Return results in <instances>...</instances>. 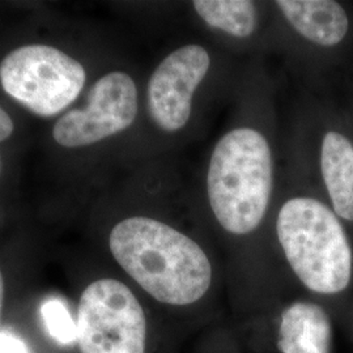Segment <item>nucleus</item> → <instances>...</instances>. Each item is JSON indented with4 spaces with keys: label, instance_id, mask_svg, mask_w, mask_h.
Here are the masks:
<instances>
[{
    "label": "nucleus",
    "instance_id": "obj_1",
    "mask_svg": "<svg viewBox=\"0 0 353 353\" xmlns=\"http://www.w3.org/2000/svg\"><path fill=\"white\" fill-rule=\"evenodd\" d=\"M109 246L119 265L160 303L191 305L211 287L212 267L202 248L159 220H122L112 229Z\"/></svg>",
    "mask_w": 353,
    "mask_h": 353
},
{
    "label": "nucleus",
    "instance_id": "obj_5",
    "mask_svg": "<svg viewBox=\"0 0 353 353\" xmlns=\"http://www.w3.org/2000/svg\"><path fill=\"white\" fill-rule=\"evenodd\" d=\"M76 323L81 353H145L143 307L118 280L100 279L85 288Z\"/></svg>",
    "mask_w": 353,
    "mask_h": 353
},
{
    "label": "nucleus",
    "instance_id": "obj_14",
    "mask_svg": "<svg viewBox=\"0 0 353 353\" xmlns=\"http://www.w3.org/2000/svg\"><path fill=\"white\" fill-rule=\"evenodd\" d=\"M13 128L11 117L0 108V141L8 139L12 135Z\"/></svg>",
    "mask_w": 353,
    "mask_h": 353
},
{
    "label": "nucleus",
    "instance_id": "obj_3",
    "mask_svg": "<svg viewBox=\"0 0 353 353\" xmlns=\"http://www.w3.org/2000/svg\"><path fill=\"white\" fill-rule=\"evenodd\" d=\"M276 233L290 268L307 290L335 294L352 274V252L339 219L326 204L309 196L284 203Z\"/></svg>",
    "mask_w": 353,
    "mask_h": 353
},
{
    "label": "nucleus",
    "instance_id": "obj_11",
    "mask_svg": "<svg viewBox=\"0 0 353 353\" xmlns=\"http://www.w3.org/2000/svg\"><path fill=\"white\" fill-rule=\"evenodd\" d=\"M192 6L207 26L229 36L248 38L256 29V7L249 0H195Z\"/></svg>",
    "mask_w": 353,
    "mask_h": 353
},
{
    "label": "nucleus",
    "instance_id": "obj_2",
    "mask_svg": "<svg viewBox=\"0 0 353 353\" xmlns=\"http://www.w3.org/2000/svg\"><path fill=\"white\" fill-rule=\"evenodd\" d=\"M272 186V153L263 134L239 127L217 141L207 172V195L227 232L243 236L259 227Z\"/></svg>",
    "mask_w": 353,
    "mask_h": 353
},
{
    "label": "nucleus",
    "instance_id": "obj_8",
    "mask_svg": "<svg viewBox=\"0 0 353 353\" xmlns=\"http://www.w3.org/2000/svg\"><path fill=\"white\" fill-rule=\"evenodd\" d=\"M290 26L319 46H335L348 33V16L332 0H278L275 3Z\"/></svg>",
    "mask_w": 353,
    "mask_h": 353
},
{
    "label": "nucleus",
    "instance_id": "obj_13",
    "mask_svg": "<svg viewBox=\"0 0 353 353\" xmlns=\"http://www.w3.org/2000/svg\"><path fill=\"white\" fill-rule=\"evenodd\" d=\"M0 353H29L26 343L10 330L0 331Z\"/></svg>",
    "mask_w": 353,
    "mask_h": 353
},
{
    "label": "nucleus",
    "instance_id": "obj_15",
    "mask_svg": "<svg viewBox=\"0 0 353 353\" xmlns=\"http://www.w3.org/2000/svg\"><path fill=\"white\" fill-rule=\"evenodd\" d=\"M3 300H4V280L0 271V318H1V307H3Z\"/></svg>",
    "mask_w": 353,
    "mask_h": 353
},
{
    "label": "nucleus",
    "instance_id": "obj_12",
    "mask_svg": "<svg viewBox=\"0 0 353 353\" xmlns=\"http://www.w3.org/2000/svg\"><path fill=\"white\" fill-rule=\"evenodd\" d=\"M41 316L49 335L57 343L70 345L77 341V323L61 300L50 299L42 303Z\"/></svg>",
    "mask_w": 353,
    "mask_h": 353
},
{
    "label": "nucleus",
    "instance_id": "obj_7",
    "mask_svg": "<svg viewBox=\"0 0 353 353\" xmlns=\"http://www.w3.org/2000/svg\"><path fill=\"white\" fill-rule=\"evenodd\" d=\"M210 52L201 45H185L170 52L153 71L147 87L152 121L166 132L188 125L192 97L208 74Z\"/></svg>",
    "mask_w": 353,
    "mask_h": 353
},
{
    "label": "nucleus",
    "instance_id": "obj_9",
    "mask_svg": "<svg viewBox=\"0 0 353 353\" xmlns=\"http://www.w3.org/2000/svg\"><path fill=\"white\" fill-rule=\"evenodd\" d=\"M331 322L319 305L292 303L280 321L278 347L281 353H330Z\"/></svg>",
    "mask_w": 353,
    "mask_h": 353
},
{
    "label": "nucleus",
    "instance_id": "obj_4",
    "mask_svg": "<svg viewBox=\"0 0 353 353\" xmlns=\"http://www.w3.org/2000/svg\"><path fill=\"white\" fill-rule=\"evenodd\" d=\"M87 74L63 51L46 45H26L0 63L1 87L32 113L52 117L79 97Z\"/></svg>",
    "mask_w": 353,
    "mask_h": 353
},
{
    "label": "nucleus",
    "instance_id": "obj_16",
    "mask_svg": "<svg viewBox=\"0 0 353 353\" xmlns=\"http://www.w3.org/2000/svg\"><path fill=\"white\" fill-rule=\"evenodd\" d=\"M0 169H1V160H0Z\"/></svg>",
    "mask_w": 353,
    "mask_h": 353
},
{
    "label": "nucleus",
    "instance_id": "obj_10",
    "mask_svg": "<svg viewBox=\"0 0 353 353\" xmlns=\"http://www.w3.org/2000/svg\"><path fill=\"white\" fill-rule=\"evenodd\" d=\"M321 172L335 214L353 221V145L341 132L325 135Z\"/></svg>",
    "mask_w": 353,
    "mask_h": 353
},
{
    "label": "nucleus",
    "instance_id": "obj_6",
    "mask_svg": "<svg viewBox=\"0 0 353 353\" xmlns=\"http://www.w3.org/2000/svg\"><path fill=\"white\" fill-rule=\"evenodd\" d=\"M138 114V90L131 76L113 71L89 90L84 109L64 114L52 137L65 148L87 147L131 126Z\"/></svg>",
    "mask_w": 353,
    "mask_h": 353
}]
</instances>
